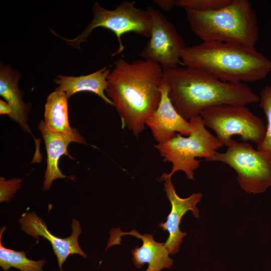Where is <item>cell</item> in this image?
I'll return each instance as SVG.
<instances>
[{
	"instance_id": "21",
	"label": "cell",
	"mask_w": 271,
	"mask_h": 271,
	"mask_svg": "<svg viewBox=\"0 0 271 271\" xmlns=\"http://www.w3.org/2000/svg\"><path fill=\"white\" fill-rule=\"evenodd\" d=\"M22 180L20 178L6 180L4 178L0 179V201L9 202L14 194L21 187Z\"/></svg>"
},
{
	"instance_id": "11",
	"label": "cell",
	"mask_w": 271,
	"mask_h": 271,
	"mask_svg": "<svg viewBox=\"0 0 271 271\" xmlns=\"http://www.w3.org/2000/svg\"><path fill=\"white\" fill-rule=\"evenodd\" d=\"M19 222L22 230L28 235L37 239L42 236L50 242L60 269H62L64 263L70 255L78 254L87 258V254L81 249L78 243V237L82 231L77 219H72V233L66 238H60L52 234L44 220L34 212L24 213Z\"/></svg>"
},
{
	"instance_id": "17",
	"label": "cell",
	"mask_w": 271,
	"mask_h": 271,
	"mask_svg": "<svg viewBox=\"0 0 271 271\" xmlns=\"http://www.w3.org/2000/svg\"><path fill=\"white\" fill-rule=\"evenodd\" d=\"M67 97L64 92L55 90L50 93L45 105V123L51 130L70 133L75 128L68 121Z\"/></svg>"
},
{
	"instance_id": "12",
	"label": "cell",
	"mask_w": 271,
	"mask_h": 271,
	"mask_svg": "<svg viewBox=\"0 0 271 271\" xmlns=\"http://www.w3.org/2000/svg\"><path fill=\"white\" fill-rule=\"evenodd\" d=\"M169 85L163 77L160 103L145 122L158 144L168 142L177 132L188 136L193 128L192 124L182 117L176 110L169 97Z\"/></svg>"
},
{
	"instance_id": "19",
	"label": "cell",
	"mask_w": 271,
	"mask_h": 271,
	"mask_svg": "<svg viewBox=\"0 0 271 271\" xmlns=\"http://www.w3.org/2000/svg\"><path fill=\"white\" fill-rule=\"evenodd\" d=\"M259 105L267 118V126L264 139L257 145L258 151L271 154V86H266L259 94Z\"/></svg>"
},
{
	"instance_id": "8",
	"label": "cell",
	"mask_w": 271,
	"mask_h": 271,
	"mask_svg": "<svg viewBox=\"0 0 271 271\" xmlns=\"http://www.w3.org/2000/svg\"><path fill=\"white\" fill-rule=\"evenodd\" d=\"M214 161L233 169L239 185L247 193H262L271 187V154L255 150L248 142L232 139L224 153L216 152Z\"/></svg>"
},
{
	"instance_id": "14",
	"label": "cell",
	"mask_w": 271,
	"mask_h": 271,
	"mask_svg": "<svg viewBox=\"0 0 271 271\" xmlns=\"http://www.w3.org/2000/svg\"><path fill=\"white\" fill-rule=\"evenodd\" d=\"M38 128L44 139L47 151V168L43 188L48 190L52 182L57 179L68 178L74 180V177H68L62 174L58 166L59 160L63 155L74 159L68 153V145L71 142L86 144L85 139L75 128L70 133H64L50 130L45 122L41 121Z\"/></svg>"
},
{
	"instance_id": "9",
	"label": "cell",
	"mask_w": 271,
	"mask_h": 271,
	"mask_svg": "<svg viewBox=\"0 0 271 271\" xmlns=\"http://www.w3.org/2000/svg\"><path fill=\"white\" fill-rule=\"evenodd\" d=\"M147 10L151 19V36L140 56L162 68L183 66L181 54L186 46L175 27L158 10L152 7Z\"/></svg>"
},
{
	"instance_id": "7",
	"label": "cell",
	"mask_w": 271,
	"mask_h": 271,
	"mask_svg": "<svg viewBox=\"0 0 271 271\" xmlns=\"http://www.w3.org/2000/svg\"><path fill=\"white\" fill-rule=\"evenodd\" d=\"M204 124L212 129L217 139L227 147L231 137L239 136L243 142L258 145L264 139L263 120L244 105L222 104L203 110L200 114Z\"/></svg>"
},
{
	"instance_id": "15",
	"label": "cell",
	"mask_w": 271,
	"mask_h": 271,
	"mask_svg": "<svg viewBox=\"0 0 271 271\" xmlns=\"http://www.w3.org/2000/svg\"><path fill=\"white\" fill-rule=\"evenodd\" d=\"M21 76V73L11 66L1 64L0 95L12 108V112L9 116L17 122L24 131L31 133L27 123L30 106L23 100L24 94L18 85Z\"/></svg>"
},
{
	"instance_id": "20",
	"label": "cell",
	"mask_w": 271,
	"mask_h": 271,
	"mask_svg": "<svg viewBox=\"0 0 271 271\" xmlns=\"http://www.w3.org/2000/svg\"><path fill=\"white\" fill-rule=\"evenodd\" d=\"M232 0H175V5L185 10L209 12L218 10L229 4Z\"/></svg>"
},
{
	"instance_id": "16",
	"label": "cell",
	"mask_w": 271,
	"mask_h": 271,
	"mask_svg": "<svg viewBox=\"0 0 271 271\" xmlns=\"http://www.w3.org/2000/svg\"><path fill=\"white\" fill-rule=\"evenodd\" d=\"M110 71L109 68L105 66L91 74L78 77L58 75L54 80L58 84L56 90L64 92L68 99L78 92H92L106 103L114 106L113 102L104 92L107 87V76Z\"/></svg>"
},
{
	"instance_id": "18",
	"label": "cell",
	"mask_w": 271,
	"mask_h": 271,
	"mask_svg": "<svg viewBox=\"0 0 271 271\" xmlns=\"http://www.w3.org/2000/svg\"><path fill=\"white\" fill-rule=\"evenodd\" d=\"M6 227L3 226L0 231V266L4 271L14 267L21 271H43L45 259L33 260L29 259L24 251H18L3 246L2 237Z\"/></svg>"
},
{
	"instance_id": "24",
	"label": "cell",
	"mask_w": 271,
	"mask_h": 271,
	"mask_svg": "<svg viewBox=\"0 0 271 271\" xmlns=\"http://www.w3.org/2000/svg\"><path fill=\"white\" fill-rule=\"evenodd\" d=\"M60 271H63L62 269H60Z\"/></svg>"
},
{
	"instance_id": "10",
	"label": "cell",
	"mask_w": 271,
	"mask_h": 271,
	"mask_svg": "<svg viewBox=\"0 0 271 271\" xmlns=\"http://www.w3.org/2000/svg\"><path fill=\"white\" fill-rule=\"evenodd\" d=\"M160 180L164 181V190L171 204L172 208L167 217L166 221L160 223L158 226L163 230L169 232V237L165 244L169 254L173 255L178 252L183 238L187 235L186 232H182L180 229L182 218L188 210L192 212L196 218H199V210L196 205L200 202L203 194L201 193H194L188 198H182L176 193L171 177L168 173H163Z\"/></svg>"
},
{
	"instance_id": "6",
	"label": "cell",
	"mask_w": 271,
	"mask_h": 271,
	"mask_svg": "<svg viewBox=\"0 0 271 271\" xmlns=\"http://www.w3.org/2000/svg\"><path fill=\"white\" fill-rule=\"evenodd\" d=\"M134 1H123L113 10L101 7L98 2L92 7L93 18L84 31L76 38L68 39L61 37L54 31L52 33L62 38L66 43L74 48L80 49L82 42L87 41V38L95 28L102 27L112 31L116 36L119 47L111 56L121 53L124 47L121 41V36L132 32L136 34L150 37L152 22L147 10L137 8Z\"/></svg>"
},
{
	"instance_id": "4",
	"label": "cell",
	"mask_w": 271,
	"mask_h": 271,
	"mask_svg": "<svg viewBox=\"0 0 271 271\" xmlns=\"http://www.w3.org/2000/svg\"><path fill=\"white\" fill-rule=\"evenodd\" d=\"M191 31L203 42H222L255 47L258 39L256 14L248 0H232L218 10H185Z\"/></svg>"
},
{
	"instance_id": "22",
	"label": "cell",
	"mask_w": 271,
	"mask_h": 271,
	"mask_svg": "<svg viewBox=\"0 0 271 271\" xmlns=\"http://www.w3.org/2000/svg\"><path fill=\"white\" fill-rule=\"evenodd\" d=\"M153 2L165 11H169L175 6V0H154Z\"/></svg>"
},
{
	"instance_id": "1",
	"label": "cell",
	"mask_w": 271,
	"mask_h": 271,
	"mask_svg": "<svg viewBox=\"0 0 271 271\" xmlns=\"http://www.w3.org/2000/svg\"><path fill=\"white\" fill-rule=\"evenodd\" d=\"M107 78V97L114 103L122 122L137 138L146 128L148 117L161 98L163 69L146 60L130 63L122 58L114 62Z\"/></svg>"
},
{
	"instance_id": "5",
	"label": "cell",
	"mask_w": 271,
	"mask_h": 271,
	"mask_svg": "<svg viewBox=\"0 0 271 271\" xmlns=\"http://www.w3.org/2000/svg\"><path fill=\"white\" fill-rule=\"evenodd\" d=\"M193 130L187 137L176 133L168 142L157 144L154 147L159 151L164 161L172 164L169 175L172 177L176 172H184L189 180H194V171L199 168L196 158H204L214 161L217 150L224 145L206 128L198 115L191 118Z\"/></svg>"
},
{
	"instance_id": "2",
	"label": "cell",
	"mask_w": 271,
	"mask_h": 271,
	"mask_svg": "<svg viewBox=\"0 0 271 271\" xmlns=\"http://www.w3.org/2000/svg\"><path fill=\"white\" fill-rule=\"evenodd\" d=\"M162 69L163 76L169 85L170 100L179 114L188 121L210 107L259 102V95L243 83L223 82L197 68Z\"/></svg>"
},
{
	"instance_id": "13",
	"label": "cell",
	"mask_w": 271,
	"mask_h": 271,
	"mask_svg": "<svg viewBox=\"0 0 271 271\" xmlns=\"http://www.w3.org/2000/svg\"><path fill=\"white\" fill-rule=\"evenodd\" d=\"M110 235L106 249L112 245L120 244L122 240L121 237L124 235H130L142 240L143 244L141 247L137 245L131 251V259L138 268H141L147 263L148 267L146 271H161L164 268H169L173 265V260L169 256L165 242L155 241L152 234L142 235L135 229L124 232L118 228L112 229Z\"/></svg>"
},
{
	"instance_id": "3",
	"label": "cell",
	"mask_w": 271,
	"mask_h": 271,
	"mask_svg": "<svg viewBox=\"0 0 271 271\" xmlns=\"http://www.w3.org/2000/svg\"><path fill=\"white\" fill-rule=\"evenodd\" d=\"M183 66L202 69L231 83L254 82L271 72V60L255 47L222 42H202L186 47Z\"/></svg>"
},
{
	"instance_id": "23",
	"label": "cell",
	"mask_w": 271,
	"mask_h": 271,
	"mask_svg": "<svg viewBox=\"0 0 271 271\" xmlns=\"http://www.w3.org/2000/svg\"><path fill=\"white\" fill-rule=\"evenodd\" d=\"M12 112V108L10 105L7 102L2 100H0V114H7L8 115L11 114Z\"/></svg>"
}]
</instances>
